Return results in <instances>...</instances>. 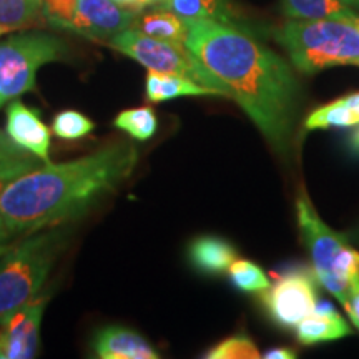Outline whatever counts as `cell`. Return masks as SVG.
Instances as JSON below:
<instances>
[{
	"mask_svg": "<svg viewBox=\"0 0 359 359\" xmlns=\"http://www.w3.org/2000/svg\"><path fill=\"white\" fill-rule=\"evenodd\" d=\"M351 334V327L330 303H316L314 311L296 326V336L302 344H318L336 341Z\"/></svg>",
	"mask_w": 359,
	"mask_h": 359,
	"instance_id": "4fadbf2b",
	"label": "cell"
},
{
	"mask_svg": "<svg viewBox=\"0 0 359 359\" xmlns=\"http://www.w3.org/2000/svg\"><path fill=\"white\" fill-rule=\"evenodd\" d=\"M32 172V170L24 168V167H15V168H2L0 170V196L2 193L6 191V188L8 187V183H12L13 180L19 178L20 175Z\"/></svg>",
	"mask_w": 359,
	"mask_h": 359,
	"instance_id": "83f0119b",
	"label": "cell"
},
{
	"mask_svg": "<svg viewBox=\"0 0 359 359\" xmlns=\"http://www.w3.org/2000/svg\"><path fill=\"white\" fill-rule=\"evenodd\" d=\"M42 165V160L35 155H24V156H12L0 154V170L2 168H15L24 167L29 170H35Z\"/></svg>",
	"mask_w": 359,
	"mask_h": 359,
	"instance_id": "484cf974",
	"label": "cell"
},
{
	"mask_svg": "<svg viewBox=\"0 0 359 359\" xmlns=\"http://www.w3.org/2000/svg\"><path fill=\"white\" fill-rule=\"evenodd\" d=\"M316 275L309 269H293L263 291L269 316L283 327H296L314 311L318 303Z\"/></svg>",
	"mask_w": 359,
	"mask_h": 359,
	"instance_id": "ba28073f",
	"label": "cell"
},
{
	"mask_svg": "<svg viewBox=\"0 0 359 359\" xmlns=\"http://www.w3.org/2000/svg\"><path fill=\"white\" fill-rule=\"evenodd\" d=\"M138 2V7H140V11L142 8H145V7H154V6H163V2L165 0H137Z\"/></svg>",
	"mask_w": 359,
	"mask_h": 359,
	"instance_id": "d6a6232c",
	"label": "cell"
},
{
	"mask_svg": "<svg viewBox=\"0 0 359 359\" xmlns=\"http://www.w3.org/2000/svg\"><path fill=\"white\" fill-rule=\"evenodd\" d=\"M296 215L314 275L346 309L359 293V251L323 222L306 191H299L296 198Z\"/></svg>",
	"mask_w": 359,
	"mask_h": 359,
	"instance_id": "277c9868",
	"label": "cell"
},
{
	"mask_svg": "<svg viewBox=\"0 0 359 359\" xmlns=\"http://www.w3.org/2000/svg\"><path fill=\"white\" fill-rule=\"evenodd\" d=\"M262 358L264 359H294L296 353L293 349L288 348H275V349H269V351L263 353Z\"/></svg>",
	"mask_w": 359,
	"mask_h": 359,
	"instance_id": "f1b7e54d",
	"label": "cell"
},
{
	"mask_svg": "<svg viewBox=\"0 0 359 359\" xmlns=\"http://www.w3.org/2000/svg\"><path fill=\"white\" fill-rule=\"evenodd\" d=\"M283 12L288 19L320 20V19H351L358 17L353 7L343 0H281Z\"/></svg>",
	"mask_w": 359,
	"mask_h": 359,
	"instance_id": "ac0fdd59",
	"label": "cell"
},
{
	"mask_svg": "<svg viewBox=\"0 0 359 359\" xmlns=\"http://www.w3.org/2000/svg\"><path fill=\"white\" fill-rule=\"evenodd\" d=\"M137 161V148L118 142L67 163L40 165L8 183L0 196V217L12 235L60 226L115 191Z\"/></svg>",
	"mask_w": 359,
	"mask_h": 359,
	"instance_id": "7a4b0ae2",
	"label": "cell"
},
{
	"mask_svg": "<svg viewBox=\"0 0 359 359\" xmlns=\"http://www.w3.org/2000/svg\"><path fill=\"white\" fill-rule=\"evenodd\" d=\"M109 45L148 69V72L175 74L193 82L213 88L219 95L230 98L226 88L217 77L203 69V65L191 55L185 43L165 42L140 32L138 29H127L110 40Z\"/></svg>",
	"mask_w": 359,
	"mask_h": 359,
	"instance_id": "52a82bcc",
	"label": "cell"
},
{
	"mask_svg": "<svg viewBox=\"0 0 359 359\" xmlns=\"http://www.w3.org/2000/svg\"><path fill=\"white\" fill-rule=\"evenodd\" d=\"M188 258L196 271L203 275H222L236 259V250L223 238L198 236L188 248Z\"/></svg>",
	"mask_w": 359,
	"mask_h": 359,
	"instance_id": "5bb4252c",
	"label": "cell"
},
{
	"mask_svg": "<svg viewBox=\"0 0 359 359\" xmlns=\"http://www.w3.org/2000/svg\"><path fill=\"white\" fill-rule=\"evenodd\" d=\"M137 13L114 0H77L69 30L87 39L110 42L115 35L132 29Z\"/></svg>",
	"mask_w": 359,
	"mask_h": 359,
	"instance_id": "9c48e42d",
	"label": "cell"
},
{
	"mask_svg": "<svg viewBox=\"0 0 359 359\" xmlns=\"http://www.w3.org/2000/svg\"><path fill=\"white\" fill-rule=\"evenodd\" d=\"M0 154L2 155H12V156H24V155H32L29 151L24 150V148L17 145L15 142L8 137L7 133H4L0 130Z\"/></svg>",
	"mask_w": 359,
	"mask_h": 359,
	"instance_id": "4316f807",
	"label": "cell"
},
{
	"mask_svg": "<svg viewBox=\"0 0 359 359\" xmlns=\"http://www.w3.org/2000/svg\"><path fill=\"white\" fill-rule=\"evenodd\" d=\"M65 233L58 226L50 231L40 230L6 251L0 262V323L37 298L64 250Z\"/></svg>",
	"mask_w": 359,
	"mask_h": 359,
	"instance_id": "5b68a950",
	"label": "cell"
},
{
	"mask_svg": "<svg viewBox=\"0 0 359 359\" xmlns=\"http://www.w3.org/2000/svg\"><path fill=\"white\" fill-rule=\"evenodd\" d=\"M95 123L77 110H64L55 115L52 130L62 140H80L93 132Z\"/></svg>",
	"mask_w": 359,
	"mask_h": 359,
	"instance_id": "603a6c76",
	"label": "cell"
},
{
	"mask_svg": "<svg viewBox=\"0 0 359 359\" xmlns=\"http://www.w3.org/2000/svg\"><path fill=\"white\" fill-rule=\"evenodd\" d=\"M114 127L122 130L135 140L147 142L156 133L158 118H156L155 110L150 107H137V109L120 111L115 116Z\"/></svg>",
	"mask_w": 359,
	"mask_h": 359,
	"instance_id": "44dd1931",
	"label": "cell"
},
{
	"mask_svg": "<svg viewBox=\"0 0 359 359\" xmlns=\"http://www.w3.org/2000/svg\"><path fill=\"white\" fill-rule=\"evenodd\" d=\"M6 133L43 163L50 160V130L40 118V111L13 98L7 105Z\"/></svg>",
	"mask_w": 359,
	"mask_h": 359,
	"instance_id": "8fae6325",
	"label": "cell"
},
{
	"mask_svg": "<svg viewBox=\"0 0 359 359\" xmlns=\"http://www.w3.org/2000/svg\"><path fill=\"white\" fill-rule=\"evenodd\" d=\"M43 0H0V34L43 25Z\"/></svg>",
	"mask_w": 359,
	"mask_h": 359,
	"instance_id": "d6986e66",
	"label": "cell"
},
{
	"mask_svg": "<svg viewBox=\"0 0 359 359\" xmlns=\"http://www.w3.org/2000/svg\"><path fill=\"white\" fill-rule=\"evenodd\" d=\"M185 47L226 88L253 120L264 138L283 151L288 145L296 109L298 82L283 58L238 25L188 20Z\"/></svg>",
	"mask_w": 359,
	"mask_h": 359,
	"instance_id": "6da1fadb",
	"label": "cell"
},
{
	"mask_svg": "<svg viewBox=\"0 0 359 359\" xmlns=\"http://www.w3.org/2000/svg\"><path fill=\"white\" fill-rule=\"evenodd\" d=\"M160 8H167L182 19H208L241 27V19L230 0H165Z\"/></svg>",
	"mask_w": 359,
	"mask_h": 359,
	"instance_id": "2e32d148",
	"label": "cell"
},
{
	"mask_svg": "<svg viewBox=\"0 0 359 359\" xmlns=\"http://www.w3.org/2000/svg\"><path fill=\"white\" fill-rule=\"evenodd\" d=\"M344 4L349 7H354V8H359V0H343Z\"/></svg>",
	"mask_w": 359,
	"mask_h": 359,
	"instance_id": "836d02e7",
	"label": "cell"
},
{
	"mask_svg": "<svg viewBox=\"0 0 359 359\" xmlns=\"http://www.w3.org/2000/svg\"><path fill=\"white\" fill-rule=\"evenodd\" d=\"M208 359H257L262 358L257 344L248 334L238 333L223 339L217 346H213L205 354Z\"/></svg>",
	"mask_w": 359,
	"mask_h": 359,
	"instance_id": "cb8c5ba5",
	"label": "cell"
},
{
	"mask_svg": "<svg viewBox=\"0 0 359 359\" xmlns=\"http://www.w3.org/2000/svg\"><path fill=\"white\" fill-rule=\"evenodd\" d=\"M233 285L246 293H263L269 288V280L258 264L248 259H235L228 268Z\"/></svg>",
	"mask_w": 359,
	"mask_h": 359,
	"instance_id": "7402d4cb",
	"label": "cell"
},
{
	"mask_svg": "<svg viewBox=\"0 0 359 359\" xmlns=\"http://www.w3.org/2000/svg\"><path fill=\"white\" fill-rule=\"evenodd\" d=\"M65 52L64 40L45 32L19 34L0 43V109L34 92L40 67L62 60Z\"/></svg>",
	"mask_w": 359,
	"mask_h": 359,
	"instance_id": "8992f818",
	"label": "cell"
},
{
	"mask_svg": "<svg viewBox=\"0 0 359 359\" xmlns=\"http://www.w3.org/2000/svg\"><path fill=\"white\" fill-rule=\"evenodd\" d=\"M135 25L138 27L140 32L150 35V37L173 43H185L188 34L185 19L167 8L145 13L140 19H137Z\"/></svg>",
	"mask_w": 359,
	"mask_h": 359,
	"instance_id": "ffe728a7",
	"label": "cell"
},
{
	"mask_svg": "<svg viewBox=\"0 0 359 359\" xmlns=\"http://www.w3.org/2000/svg\"><path fill=\"white\" fill-rule=\"evenodd\" d=\"M11 236H12V233L8 231L6 222H4V218L0 217V246H7L6 243Z\"/></svg>",
	"mask_w": 359,
	"mask_h": 359,
	"instance_id": "4dcf8cb0",
	"label": "cell"
},
{
	"mask_svg": "<svg viewBox=\"0 0 359 359\" xmlns=\"http://www.w3.org/2000/svg\"><path fill=\"white\" fill-rule=\"evenodd\" d=\"M77 0H43L47 22L57 29L69 30Z\"/></svg>",
	"mask_w": 359,
	"mask_h": 359,
	"instance_id": "d4e9b609",
	"label": "cell"
},
{
	"mask_svg": "<svg viewBox=\"0 0 359 359\" xmlns=\"http://www.w3.org/2000/svg\"><path fill=\"white\" fill-rule=\"evenodd\" d=\"M291 64L303 74L359 65V15L351 19H291L275 34Z\"/></svg>",
	"mask_w": 359,
	"mask_h": 359,
	"instance_id": "3957f363",
	"label": "cell"
},
{
	"mask_svg": "<svg viewBox=\"0 0 359 359\" xmlns=\"http://www.w3.org/2000/svg\"><path fill=\"white\" fill-rule=\"evenodd\" d=\"M47 298H35L0 323V359H30L39 351Z\"/></svg>",
	"mask_w": 359,
	"mask_h": 359,
	"instance_id": "30bf717a",
	"label": "cell"
},
{
	"mask_svg": "<svg viewBox=\"0 0 359 359\" xmlns=\"http://www.w3.org/2000/svg\"><path fill=\"white\" fill-rule=\"evenodd\" d=\"M114 2L118 4V6L125 7V8H130V11L140 12V7H138L137 0H114Z\"/></svg>",
	"mask_w": 359,
	"mask_h": 359,
	"instance_id": "1f68e13d",
	"label": "cell"
},
{
	"mask_svg": "<svg viewBox=\"0 0 359 359\" xmlns=\"http://www.w3.org/2000/svg\"><path fill=\"white\" fill-rule=\"evenodd\" d=\"M353 143H354V147L359 148V128L353 135Z\"/></svg>",
	"mask_w": 359,
	"mask_h": 359,
	"instance_id": "e575fe53",
	"label": "cell"
},
{
	"mask_svg": "<svg viewBox=\"0 0 359 359\" xmlns=\"http://www.w3.org/2000/svg\"><path fill=\"white\" fill-rule=\"evenodd\" d=\"M7 250H8V246H0V257H2Z\"/></svg>",
	"mask_w": 359,
	"mask_h": 359,
	"instance_id": "d590c367",
	"label": "cell"
},
{
	"mask_svg": "<svg viewBox=\"0 0 359 359\" xmlns=\"http://www.w3.org/2000/svg\"><path fill=\"white\" fill-rule=\"evenodd\" d=\"M346 313L349 316V320L354 326L359 330V293L354 294L351 298V302H349V306L346 308Z\"/></svg>",
	"mask_w": 359,
	"mask_h": 359,
	"instance_id": "f546056e",
	"label": "cell"
},
{
	"mask_svg": "<svg viewBox=\"0 0 359 359\" xmlns=\"http://www.w3.org/2000/svg\"><path fill=\"white\" fill-rule=\"evenodd\" d=\"M92 349L102 359H156L160 354L137 331L107 326L93 334Z\"/></svg>",
	"mask_w": 359,
	"mask_h": 359,
	"instance_id": "7c38bea8",
	"label": "cell"
},
{
	"mask_svg": "<svg viewBox=\"0 0 359 359\" xmlns=\"http://www.w3.org/2000/svg\"><path fill=\"white\" fill-rule=\"evenodd\" d=\"M359 125V92L316 109L304 122L306 130L344 128Z\"/></svg>",
	"mask_w": 359,
	"mask_h": 359,
	"instance_id": "e0dca14e",
	"label": "cell"
},
{
	"mask_svg": "<svg viewBox=\"0 0 359 359\" xmlns=\"http://www.w3.org/2000/svg\"><path fill=\"white\" fill-rule=\"evenodd\" d=\"M178 97H222L213 88L193 82V80L175 74L148 72L147 98L150 102H167Z\"/></svg>",
	"mask_w": 359,
	"mask_h": 359,
	"instance_id": "9a60e30c",
	"label": "cell"
}]
</instances>
